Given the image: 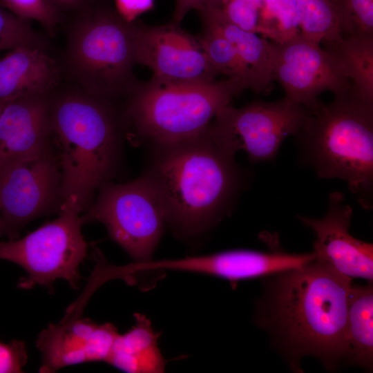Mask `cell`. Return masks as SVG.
Segmentation results:
<instances>
[{
    "mask_svg": "<svg viewBox=\"0 0 373 373\" xmlns=\"http://www.w3.org/2000/svg\"><path fill=\"white\" fill-rule=\"evenodd\" d=\"M276 275L260 304L259 323L293 368L303 356H312L334 370L348 352L352 278L316 259Z\"/></svg>",
    "mask_w": 373,
    "mask_h": 373,
    "instance_id": "1",
    "label": "cell"
},
{
    "mask_svg": "<svg viewBox=\"0 0 373 373\" xmlns=\"http://www.w3.org/2000/svg\"><path fill=\"white\" fill-rule=\"evenodd\" d=\"M150 145L142 175L177 236L200 235L229 213L243 186L244 173L235 155L214 142L208 128L183 141Z\"/></svg>",
    "mask_w": 373,
    "mask_h": 373,
    "instance_id": "2",
    "label": "cell"
},
{
    "mask_svg": "<svg viewBox=\"0 0 373 373\" xmlns=\"http://www.w3.org/2000/svg\"><path fill=\"white\" fill-rule=\"evenodd\" d=\"M77 87L50 94V138L57 146L62 198L76 196L83 213L113 175L126 129L116 102Z\"/></svg>",
    "mask_w": 373,
    "mask_h": 373,
    "instance_id": "3",
    "label": "cell"
},
{
    "mask_svg": "<svg viewBox=\"0 0 373 373\" xmlns=\"http://www.w3.org/2000/svg\"><path fill=\"white\" fill-rule=\"evenodd\" d=\"M295 135L301 160L321 178H339L365 209L372 207L373 100L352 88L320 101Z\"/></svg>",
    "mask_w": 373,
    "mask_h": 373,
    "instance_id": "4",
    "label": "cell"
},
{
    "mask_svg": "<svg viewBox=\"0 0 373 373\" xmlns=\"http://www.w3.org/2000/svg\"><path fill=\"white\" fill-rule=\"evenodd\" d=\"M64 66L81 89L116 102L139 82L135 77L137 21H127L110 0H98L70 16Z\"/></svg>",
    "mask_w": 373,
    "mask_h": 373,
    "instance_id": "5",
    "label": "cell"
},
{
    "mask_svg": "<svg viewBox=\"0 0 373 373\" xmlns=\"http://www.w3.org/2000/svg\"><path fill=\"white\" fill-rule=\"evenodd\" d=\"M245 86L227 78L207 82H139L124 99L126 131L151 144H171L195 137Z\"/></svg>",
    "mask_w": 373,
    "mask_h": 373,
    "instance_id": "6",
    "label": "cell"
},
{
    "mask_svg": "<svg viewBox=\"0 0 373 373\" xmlns=\"http://www.w3.org/2000/svg\"><path fill=\"white\" fill-rule=\"evenodd\" d=\"M58 217L21 238L0 241V259L21 267L26 272L17 286L30 289L41 285L52 291L57 279L77 289L79 266L88 245L82 233V209L70 195L62 202Z\"/></svg>",
    "mask_w": 373,
    "mask_h": 373,
    "instance_id": "7",
    "label": "cell"
},
{
    "mask_svg": "<svg viewBox=\"0 0 373 373\" xmlns=\"http://www.w3.org/2000/svg\"><path fill=\"white\" fill-rule=\"evenodd\" d=\"M82 214V222H100L110 238L132 258L143 262L153 259L166 225L160 202L142 175L126 183L108 181Z\"/></svg>",
    "mask_w": 373,
    "mask_h": 373,
    "instance_id": "8",
    "label": "cell"
},
{
    "mask_svg": "<svg viewBox=\"0 0 373 373\" xmlns=\"http://www.w3.org/2000/svg\"><path fill=\"white\" fill-rule=\"evenodd\" d=\"M309 110L285 96L275 102L254 101L222 108L208 126L214 142L228 153L245 151L251 162L274 160L283 141L296 135Z\"/></svg>",
    "mask_w": 373,
    "mask_h": 373,
    "instance_id": "9",
    "label": "cell"
},
{
    "mask_svg": "<svg viewBox=\"0 0 373 373\" xmlns=\"http://www.w3.org/2000/svg\"><path fill=\"white\" fill-rule=\"evenodd\" d=\"M61 176L50 145L39 156L0 172V211L3 236L18 238L32 220L59 210L64 201Z\"/></svg>",
    "mask_w": 373,
    "mask_h": 373,
    "instance_id": "10",
    "label": "cell"
},
{
    "mask_svg": "<svg viewBox=\"0 0 373 373\" xmlns=\"http://www.w3.org/2000/svg\"><path fill=\"white\" fill-rule=\"evenodd\" d=\"M273 80L280 84L285 96L311 109L318 95H334L352 87L341 61L318 43L300 32L283 42L270 41Z\"/></svg>",
    "mask_w": 373,
    "mask_h": 373,
    "instance_id": "11",
    "label": "cell"
},
{
    "mask_svg": "<svg viewBox=\"0 0 373 373\" xmlns=\"http://www.w3.org/2000/svg\"><path fill=\"white\" fill-rule=\"evenodd\" d=\"M135 50L136 63L149 67L151 79L160 83L207 82L219 75L198 38L171 23L148 26L137 22Z\"/></svg>",
    "mask_w": 373,
    "mask_h": 373,
    "instance_id": "12",
    "label": "cell"
},
{
    "mask_svg": "<svg viewBox=\"0 0 373 373\" xmlns=\"http://www.w3.org/2000/svg\"><path fill=\"white\" fill-rule=\"evenodd\" d=\"M352 208L344 202L341 192L330 193L328 209L321 218L298 216L312 229L316 240V259L329 264L340 274L372 281L373 246L353 237L349 231Z\"/></svg>",
    "mask_w": 373,
    "mask_h": 373,
    "instance_id": "13",
    "label": "cell"
},
{
    "mask_svg": "<svg viewBox=\"0 0 373 373\" xmlns=\"http://www.w3.org/2000/svg\"><path fill=\"white\" fill-rule=\"evenodd\" d=\"M118 334L110 323L97 324L82 316L51 323L36 341L41 354L39 372L52 373L66 366L106 362Z\"/></svg>",
    "mask_w": 373,
    "mask_h": 373,
    "instance_id": "14",
    "label": "cell"
},
{
    "mask_svg": "<svg viewBox=\"0 0 373 373\" xmlns=\"http://www.w3.org/2000/svg\"><path fill=\"white\" fill-rule=\"evenodd\" d=\"M50 94L23 97L4 105L0 113V172L39 156L49 145Z\"/></svg>",
    "mask_w": 373,
    "mask_h": 373,
    "instance_id": "15",
    "label": "cell"
},
{
    "mask_svg": "<svg viewBox=\"0 0 373 373\" xmlns=\"http://www.w3.org/2000/svg\"><path fill=\"white\" fill-rule=\"evenodd\" d=\"M61 69L45 49L20 46L0 59V99L52 93Z\"/></svg>",
    "mask_w": 373,
    "mask_h": 373,
    "instance_id": "16",
    "label": "cell"
},
{
    "mask_svg": "<svg viewBox=\"0 0 373 373\" xmlns=\"http://www.w3.org/2000/svg\"><path fill=\"white\" fill-rule=\"evenodd\" d=\"M198 11L201 21L216 28L233 46L250 76L251 89L258 93L269 90L273 81L270 41L238 27L219 8H205Z\"/></svg>",
    "mask_w": 373,
    "mask_h": 373,
    "instance_id": "17",
    "label": "cell"
},
{
    "mask_svg": "<svg viewBox=\"0 0 373 373\" xmlns=\"http://www.w3.org/2000/svg\"><path fill=\"white\" fill-rule=\"evenodd\" d=\"M134 317V325L117 334L106 363L128 373L163 372L166 361L158 347L160 334L144 315Z\"/></svg>",
    "mask_w": 373,
    "mask_h": 373,
    "instance_id": "18",
    "label": "cell"
},
{
    "mask_svg": "<svg viewBox=\"0 0 373 373\" xmlns=\"http://www.w3.org/2000/svg\"><path fill=\"white\" fill-rule=\"evenodd\" d=\"M373 286L352 285L347 316L348 352L351 364L372 370L373 362Z\"/></svg>",
    "mask_w": 373,
    "mask_h": 373,
    "instance_id": "19",
    "label": "cell"
},
{
    "mask_svg": "<svg viewBox=\"0 0 373 373\" xmlns=\"http://www.w3.org/2000/svg\"><path fill=\"white\" fill-rule=\"evenodd\" d=\"M323 46L341 61L352 90L373 100V34L341 37Z\"/></svg>",
    "mask_w": 373,
    "mask_h": 373,
    "instance_id": "20",
    "label": "cell"
},
{
    "mask_svg": "<svg viewBox=\"0 0 373 373\" xmlns=\"http://www.w3.org/2000/svg\"><path fill=\"white\" fill-rule=\"evenodd\" d=\"M201 21L202 31L198 39L212 67L218 75L239 81L246 88L251 89L250 76L233 46L216 28Z\"/></svg>",
    "mask_w": 373,
    "mask_h": 373,
    "instance_id": "21",
    "label": "cell"
},
{
    "mask_svg": "<svg viewBox=\"0 0 373 373\" xmlns=\"http://www.w3.org/2000/svg\"><path fill=\"white\" fill-rule=\"evenodd\" d=\"M300 15V32L321 44L341 38L332 0H295Z\"/></svg>",
    "mask_w": 373,
    "mask_h": 373,
    "instance_id": "22",
    "label": "cell"
},
{
    "mask_svg": "<svg viewBox=\"0 0 373 373\" xmlns=\"http://www.w3.org/2000/svg\"><path fill=\"white\" fill-rule=\"evenodd\" d=\"M300 20L295 0H265L258 34L283 43L300 32Z\"/></svg>",
    "mask_w": 373,
    "mask_h": 373,
    "instance_id": "23",
    "label": "cell"
},
{
    "mask_svg": "<svg viewBox=\"0 0 373 373\" xmlns=\"http://www.w3.org/2000/svg\"><path fill=\"white\" fill-rule=\"evenodd\" d=\"M342 37L373 34V0H332Z\"/></svg>",
    "mask_w": 373,
    "mask_h": 373,
    "instance_id": "24",
    "label": "cell"
},
{
    "mask_svg": "<svg viewBox=\"0 0 373 373\" xmlns=\"http://www.w3.org/2000/svg\"><path fill=\"white\" fill-rule=\"evenodd\" d=\"M20 46L45 49L42 38L32 28L29 21L0 6V52Z\"/></svg>",
    "mask_w": 373,
    "mask_h": 373,
    "instance_id": "25",
    "label": "cell"
},
{
    "mask_svg": "<svg viewBox=\"0 0 373 373\" xmlns=\"http://www.w3.org/2000/svg\"><path fill=\"white\" fill-rule=\"evenodd\" d=\"M10 12L23 19L35 20L50 35L64 18L51 0H0Z\"/></svg>",
    "mask_w": 373,
    "mask_h": 373,
    "instance_id": "26",
    "label": "cell"
},
{
    "mask_svg": "<svg viewBox=\"0 0 373 373\" xmlns=\"http://www.w3.org/2000/svg\"><path fill=\"white\" fill-rule=\"evenodd\" d=\"M264 2L265 0H222L219 8L238 27L258 34Z\"/></svg>",
    "mask_w": 373,
    "mask_h": 373,
    "instance_id": "27",
    "label": "cell"
},
{
    "mask_svg": "<svg viewBox=\"0 0 373 373\" xmlns=\"http://www.w3.org/2000/svg\"><path fill=\"white\" fill-rule=\"evenodd\" d=\"M28 361L25 343L12 340L8 343L0 341V373L21 372Z\"/></svg>",
    "mask_w": 373,
    "mask_h": 373,
    "instance_id": "28",
    "label": "cell"
},
{
    "mask_svg": "<svg viewBox=\"0 0 373 373\" xmlns=\"http://www.w3.org/2000/svg\"><path fill=\"white\" fill-rule=\"evenodd\" d=\"M222 0H175L171 23L180 26L186 15L191 10L219 8Z\"/></svg>",
    "mask_w": 373,
    "mask_h": 373,
    "instance_id": "29",
    "label": "cell"
},
{
    "mask_svg": "<svg viewBox=\"0 0 373 373\" xmlns=\"http://www.w3.org/2000/svg\"><path fill=\"white\" fill-rule=\"evenodd\" d=\"M153 6L154 0H115L114 6L125 20L131 22Z\"/></svg>",
    "mask_w": 373,
    "mask_h": 373,
    "instance_id": "30",
    "label": "cell"
},
{
    "mask_svg": "<svg viewBox=\"0 0 373 373\" xmlns=\"http://www.w3.org/2000/svg\"><path fill=\"white\" fill-rule=\"evenodd\" d=\"M97 1L98 0H51L64 17L82 10Z\"/></svg>",
    "mask_w": 373,
    "mask_h": 373,
    "instance_id": "31",
    "label": "cell"
},
{
    "mask_svg": "<svg viewBox=\"0 0 373 373\" xmlns=\"http://www.w3.org/2000/svg\"><path fill=\"white\" fill-rule=\"evenodd\" d=\"M2 236H3V225H2V220H1V211H0V238Z\"/></svg>",
    "mask_w": 373,
    "mask_h": 373,
    "instance_id": "32",
    "label": "cell"
},
{
    "mask_svg": "<svg viewBox=\"0 0 373 373\" xmlns=\"http://www.w3.org/2000/svg\"><path fill=\"white\" fill-rule=\"evenodd\" d=\"M8 101L6 100H3V99H0V113L4 106V105L6 104V103Z\"/></svg>",
    "mask_w": 373,
    "mask_h": 373,
    "instance_id": "33",
    "label": "cell"
}]
</instances>
